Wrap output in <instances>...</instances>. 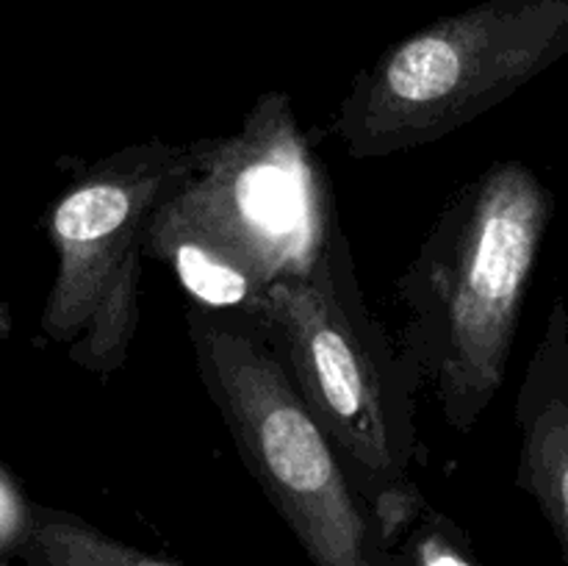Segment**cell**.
Instances as JSON below:
<instances>
[{"mask_svg":"<svg viewBox=\"0 0 568 566\" xmlns=\"http://www.w3.org/2000/svg\"><path fill=\"white\" fill-rule=\"evenodd\" d=\"M200 381L236 453L314 566H399L333 438L242 311L186 309Z\"/></svg>","mask_w":568,"mask_h":566,"instance_id":"4","label":"cell"},{"mask_svg":"<svg viewBox=\"0 0 568 566\" xmlns=\"http://www.w3.org/2000/svg\"><path fill=\"white\" fill-rule=\"evenodd\" d=\"M397 558L399 566H477L458 527L430 508L397 544Z\"/></svg>","mask_w":568,"mask_h":566,"instance_id":"9","label":"cell"},{"mask_svg":"<svg viewBox=\"0 0 568 566\" xmlns=\"http://www.w3.org/2000/svg\"><path fill=\"white\" fill-rule=\"evenodd\" d=\"M555 198L521 161H494L453 194L394 286L399 358L455 433L480 422L514 353Z\"/></svg>","mask_w":568,"mask_h":566,"instance_id":"1","label":"cell"},{"mask_svg":"<svg viewBox=\"0 0 568 566\" xmlns=\"http://www.w3.org/2000/svg\"><path fill=\"white\" fill-rule=\"evenodd\" d=\"M0 505H3V497H0Z\"/></svg>","mask_w":568,"mask_h":566,"instance_id":"10","label":"cell"},{"mask_svg":"<svg viewBox=\"0 0 568 566\" xmlns=\"http://www.w3.org/2000/svg\"><path fill=\"white\" fill-rule=\"evenodd\" d=\"M242 314L277 350L397 553L427 508L410 477L419 392L397 344L366 309L342 225L331 228L305 270L277 277Z\"/></svg>","mask_w":568,"mask_h":566,"instance_id":"3","label":"cell"},{"mask_svg":"<svg viewBox=\"0 0 568 566\" xmlns=\"http://www.w3.org/2000/svg\"><path fill=\"white\" fill-rule=\"evenodd\" d=\"M22 555L31 566H178L61 511H37L22 536Z\"/></svg>","mask_w":568,"mask_h":566,"instance_id":"8","label":"cell"},{"mask_svg":"<svg viewBox=\"0 0 568 566\" xmlns=\"http://www.w3.org/2000/svg\"><path fill=\"white\" fill-rule=\"evenodd\" d=\"M516 425L521 433L516 483L541 508L568 566V311L564 297L549 311L519 394Z\"/></svg>","mask_w":568,"mask_h":566,"instance_id":"7","label":"cell"},{"mask_svg":"<svg viewBox=\"0 0 568 566\" xmlns=\"http://www.w3.org/2000/svg\"><path fill=\"white\" fill-rule=\"evenodd\" d=\"M568 53V0H483L388 44L338 103L353 159L425 148L497 109Z\"/></svg>","mask_w":568,"mask_h":566,"instance_id":"5","label":"cell"},{"mask_svg":"<svg viewBox=\"0 0 568 566\" xmlns=\"http://www.w3.org/2000/svg\"><path fill=\"white\" fill-rule=\"evenodd\" d=\"M216 137L120 148L89 166L50 211L59 277L44 331L100 377L122 370L139 331L142 261L155 211L203 164Z\"/></svg>","mask_w":568,"mask_h":566,"instance_id":"6","label":"cell"},{"mask_svg":"<svg viewBox=\"0 0 568 566\" xmlns=\"http://www.w3.org/2000/svg\"><path fill=\"white\" fill-rule=\"evenodd\" d=\"M336 222L333 183L292 98L266 92L161 203L148 255L192 303L250 311L277 277L316 259Z\"/></svg>","mask_w":568,"mask_h":566,"instance_id":"2","label":"cell"}]
</instances>
